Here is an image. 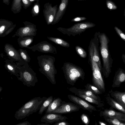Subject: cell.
Segmentation results:
<instances>
[{
  "instance_id": "obj_24",
  "label": "cell",
  "mask_w": 125,
  "mask_h": 125,
  "mask_svg": "<svg viewBox=\"0 0 125 125\" xmlns=\"http://www.w3.org/2000/svg\"><path fill=\"white\" fill-rule=\"evenodd\" d=\"M106 99L107 103L111 107L125 114V109L121 105L111 97L109 94L107 95Z\"/></svg>"
},
{
  "instance_id": "obj_7",
  "label": "cell",
  "mask_w": 125,
  "mask_h": 125,
  "mask_svg": "<svg viewBox=\"0 0 125 125\" xmlns=\"http://www.w3.org/2000/svg\"><path fill=\"white\" fill-rule=\"evenodd\" d=\"M95 24L89 21L78 23L68 28L59 27L57 29L62 34L69 36H75L84 32L87 29L94 27Z\"/></svg>"
},
{
  "instance_id": "obj_11",
  "label": "cell",
  "mask_w": 125,
  "mask_h": 125,
  "mask_svg": "<svg viewBox=\"0 0 125 125\" xmlns=\"http://www.w3.org/2000/svg\"><path fill=\"white\" fill-rule=\"evenodd\" d=\"M44 7L43 13L46 23L48 25L51 24L57 11V5L52 7L51 4L48 2L44 4Z\"/></svg>"
},
{
  "instance_id": "obj_35",
  "label": "cell",
  "mask_w": 125,
  "mask_h": 125,
  "mask_svg": "<svg viewBox=\"0 0 125 125\" xmlns=\"http://www.w3.org/2000/svg\"><path fill=\"white\" fill-rule=\"evenodd\" d=\"M81 118L83 122L85 125H89L90 123V120L87 115L84 114H82L81 115Z\"/></svg>"
},
{
  "instance_id": "obj_20",
  "label": "cell",
  "mask_w": 125,
  "mask_h": 125,
  "mask_svg": "<svg viewBox=\"0 0 125 125\" xmlns=\"http://www.w3.org/2000/svg\"><path fill=\"white\" fill-rule=\"evenodd\" d=\"M109 94L111 97L125 109V91L121 92L111 90L109 92Z\"/></svg>"
},
{
  "instance_id": "obj_17",
  "label": "cell",
  "mask_w": 125,
  "mask_h": 125,
  "mask_svg": "<svg viewBox=\"0 0 125 125\" xmlns=\"http://www.w3.org/2000/svg\"><path fill=\"white\" fill-rule=\"evenodd\" d=\"M100 115L103 117L107 116L117 119L125 122V114L116 111L111 109H105L104 111H101Z\"/></svg>"
},
{
  "instance_id": "obj_32",
  "label": "cell",
  "mask_w": 125,
  "mask_h": 125,
  "mask_svg": "<svg viewBox=\"0 0 125 125\" xmlns=\"http://www.w3.org/2000/svg\"><path fill=\"white\" fill-rule=\"evenodd\" d=\"M85 87L86 89L90 91L95 94H100L102 93L98 88L95 86L90 84H87Z\"/></svg>"
},
{
  "instance_id": "obj_47",
  "label": "cell",
  "mask_w": 125,
  "mask_h": 125,
  "mask_svg": "<svg viewBox=\"0 0 125 125\" xmlns=\"http://www.w3.org/2000/svg\"><path fill=\"white\" fill-rule=\"evenodd\" d=\"M30 1L31 2H32V1H33L34 0H36V1H37L38 0H30Z\"/></svg>"
},
{
  "instance_id": "obj_3",
  "label": "cell",
  "mask_w": 125,
  "mask_h": 125,
  "mask_svg": "<svg viewBox=\"0 0 125 125\" xmlns=\"http://www.w3.org/2000/svg\"><path fill=\"white\" fill-rule=\"evenodd\" d=\"M47 98L45 97H38L30 100L16 112L14 115L15 118L17 120L22 119L36 112L39 110Z\"/></svg>"
},
{
  "instance_id": "obj_26",
  "label": "cell",
  "mask_w": 125,
  "mask_h": 125,
  "mask_svg": "<svg viewBox=\"0 0 125 125\" xmlns=\"http://www.w3.org/2000/svg\"><path fill=\"white\" fill-rule=\"evenodd\" d=\"M47 38L56 44L63 47L68 48L70 46V44L67 42L60 38L48 36Z\"/></svg>"
},
{
  "instance_id": "obj_5",
  "label": "cell",
  "mask_w": 125,
  "mask_h": 125,
  "mask_svg": "<svg viewBox=\"0 0 125 125\" xmlns=\"http://www.w3.org/2000/svg\"><path fill=\"white\" fill-rule=\"evenodd\" d=\"M67 83L73 86L79 78L83 80L85 78V73L81 67L72 63H64L61 68Z\"/></svg>"
},
{
  "instance_id": "obj_41",
  "label": "cell",
  "mask_w": 125,
  "mask_h": 125,
  "mask_svg": "<svg viewBox=\"0 0 125 125\" xmlns=\"http://www.w3.org/2000/svg\"><path fill=\"white\" fill-rule=\"evenodd\" d=\"M31 124L29 122L26 121L16 124V125H31Z\"/></svg>"
},
{
  "instance_id": "obj_21",
  "label": "cell",
  "mask_w": 125,
  "mask_h": 125,
  "mask_svg": "<svg viewBox=\"0 0 125 125\" xmlns=\"http://www.w3.org/2000/svg\"><path fill=\"white\" fill-rule=\"evenodd\" d=\"M4 67L11 74L17 77H19V70L17 65L16 62L9 59L5 60Z\"/></svg>"
},
{
  "instance_id": "obj_22",
  "label": "cell",
  "mask_w": 125,
  "mask_h": 125,
  "mask_svg": "<svg viewBox=\"0 0 125 125\" xmlns=\"http://www.w3.org/2000/svg\"><path fill=\"white\" fill-rule=\"evenodd\" d=\"M69 91L74 94L78 93L83 94L90 97L93 98L101 102L100 97L98 95H96L90 91L86 89H78L75 87H72L69 88Z\"/></svg>"
},
{
  "instance_id": "obj_30",
  "label": "cell",
  "mask_w": 125,
  "mask_h": 125,
  "mask_svg": "<svg viewBox=\"0 0 125 125\" xmlns=\"http://www.w3.org/2000/svg\"><path fill=\"white\" fill-rule=\"evenodd\" d=\"M104 118L105 121L110 125H125V123L118 119L110 117L104 116Z\"/></svg>"
},
{
  "instance_id": "obj_14",
  "label": "cell",
  "mask_w": 125,
  "mask_h": 125,
  "mask_svg": "<svg viewBox=\"0 0 125 125\" xmlns=\"http://www.w3.org/2000/svg\"><path fill=\"white\" fill-rule=\"evenodd\" d=\"M4 50L9 59L15 62L24 61L18 50L16 49L12 45L9 43L6 44L4 46Z\"/></svg>"
},
{
  "instance_id": "obj_29",
  "label": "cell",
  "mask_w": 125,
  "mask_h": 125,
  "mask_svg": "<svg viewBox=\"0 0 125 125\" xmlns=\"http://www.w3.org/2000/svg\"><path fill=\"white\" fill-rule=\"evenodd\" d=\"M21 0H13L11 10V11L15 14H16L20 12L21 9Z\"/></svg>"
},
{
  "instance_id": "obj_12",
  "label": "cell",
  "mask_w": 125,
  "mask_h": 125,
  "mask_svg": "<svg viewBox=\"0 0 125 125\" xmlns=\"http://www.w3.org/2000/svg\"><path fill=\"white\" fill-rule=\"evenodd\" d=\"M80 107L75 104L62 101L61 105L52 113L65 114L79 111Z\"/></svg>"
},
{
  "instance_id": "obj_16",
  "label": "cell",
  "mask_w": 125,
  "mask_h": 125,
  "mask_svg": "<svg viewBox=\"0 0 125 125\" xmlns=\"http://www.w3.org/2000/svg\"><path fill=\"white\" fill-rule=\"evenodd\" d=\"M11 21L3 19L0 20V37H5L11 33L16 27Z\"/></svg>"
},
{
  "instance_id": "obj_34",
  "label": "cell",
  "mask_w": 125,
  "mask_h": 125,
  "mask_svg": "<svg viewBox=\"0 0 125 125\" xmlns=\"http://www.w3.org/2000/svg\"><path fill=\"white\" fill-rule=\"evenodd\" d=\"M39 0L36 1V2L35 4L31 10V13L33 16L37 15L39 13Z\"/></svg>"
},
{
  "instance_id": "obj_2",
  "label": "cell",
  "mask_w": 125,
  "mask_h": 125,
  "mask_svg": "<svg viewBox=\"0 0 125 125\" xmlns=\"http://www.w3.org/2000/svg\"><path fill=\"white\" fill-rule=\"evenodd\" d=\"M39 71L45 76L53 84L56 83L55 75L57 73L54 62L55 58L51 55H43L37 56Z\"/></svg>"
},
{
  "instance_id": "obj_8",
  "label": "cell",
  "mask_w": 125,
  "mask_h": 125,
  "mask_svg": "<svg viewBox=\"0 0 125 125\" xmlns=\"http://www.w3.org/2000/svg\"><path fill=\"white\" fill-rule=\"evenodd\" d=\"M99 40L98 32H96L90 42L88 48V53L91 55L93 60L97 63L102 71V65L99 52Z\"/></svg>"
},
{
  "instance_id": "obj_9",
  "label": "cell",
  "mask_w": 125,
  "mask_h": 125,
  "mask_svg": "<svg viewBox=\"0 0 125 125\" xmlns=\"http://www.w3.org/2000/svg\"><path fill=\"white\" fill-rule=\"evenodd\" d=\"M24 26L19 28L13 35L12 37L16 36L23 37L25 36H35L37 34L36 26L30 22L25 21L23 22Z\"/></svg>"
},
{
  "instance_id": "obj_18",
  "label": "cell",
  "mask_w": 125,
  "mask_h": 125,
  "mask_svg": "<svg viewBox=\"0 0 125 125\" xmlns=\"http://www.w3.org/2000/svg\"><path fill=\"white\" fill-rule=\"evenodd\" d=\"M69 0H61V3L53 22L51 24H55L58 22L64 14L68 5Z\"/></svg>"
},
{
  "instance_id": "obj_40",
  "label": "cell",
  "mask_w": 125,
  "mask_h": 125,
  "mask_svg": "<svg viewBox=\"0 0 125 125\" xmlns=\"http://www.w3.org/2000/svg\"><path fill=\"white\" fill-rule=\"evenodd\" d=\"M70 124L65 121H62L55 123L53 125H69Z\"/></svg>"
},
{
  "instance_id": "obj_44",
  "label": "cell",
  "mask_w": 125,
  "mask_h": 125,
  "mask_svg": "<svg viewBox=\"0 0 125 125\" xmlns=\"http://www.w3.org/2000/svg\"><path fill=\"white\" fill-rule=\"evenodd\" d=\"M99 125H107V124L106 123L104 122L99 121Z\"/></svg>"
},
{
  "instance_id": "obj_33",
  "label": "cell",
  "mask_w": 125,
  "mask_h": 125,
  "mask_svg": "<svg viewBox=\"0 0 125 125\" xmlns=\"http://www.w3.org/2000/svg\"><path fill=\"white\" fill-rule=\"evenodd\" d=\"M75 50L81 58H85L87 56L86 51L82 48L78 46L75 47Z\"/></svg>"
},
{
  "instance_id": "obj_38",
  "label": "cell",
  "mask_w": 125,
  "mask_h": 125,
  "mask_svg": "<svg viewBox=\"0 0 125 125\" xmlns=\"http://www.w3.org/2000/svg\"><path fill=\"white\" fill-rule=\"evenodd\" d=\"M87 19V18L85 17H78L72 19L71 20V21L74 22L81 21L86 20Z\"/></svg>"
},
{
  "instance_id": "obj_15",
  "label": "cell",
  "mask_w": 125,
  "mask_h": 125,
  "mask_svg": "<svg viewBox=\"0 0 125 125\" xmlns=\"http://www.w3.org/2000/svg\"><path fill=\"white\" fill-rule=\"evenodd\" d=\"M68 118L59 114L54 113H45L41 118V122L48 124H52L62 121H65Z\"/></svg>"
},
{
  "instance_id": "obj_10",
  "label": "cell",
  "mask_w": 125,
  "mask_h": 125,
  "mask_svg": "<svg viewBox=\"0 0 125 125\" xmlns=\"http://www.w3.org/2000/svg\"><path fill=\"white\" fill-rule=\"evenodd\" d=\"M27 48L33 52L37 51L44 53H50L54 54H56L57 53L56 48L46 41L41 42L31 47L28 46Z\"/></svg>"
},
{
  "instance_id": "obj_36",
  "label": "cell",
  "mask_w": 125,
  "mask_h": 125,
  "mask_svg": "<svg viewBox=\"0 0 125 125\" xmlns=\"http://www.w3.org/2000/svg\"><path fill=\"white\" fill-rule=\"evenodd\" d=\"M114 29L119 36L125 42V34L119 28L115 26Z\"/></svg>"
},
{
  "instance_id": "obj_39",
  "label": "cell",
  "mask_w": 125,
  "mask_h": 125,
  "mask_svg": "<svg viewBox=\"0 0 125 125\" xmlns=\"http://www.w3.org/2000/svg\"><path fill=\"white\" fill-rule=\"evenodd\" d=\"M25 9L28 8L31 4V2L30 0H21Z\"/></svg>"
},
{
  "instance_id": "obj_1",
  "label": "cell",
  "mask_w": 125,
  "mask_h": 125,
  "mask_svg": "<svg viewBox=\"0 0 125 125\" xmlns=\"http://www.w3.org/2000/svg\"><path fill=\"white\" fill-rule=\"evenodd\" d=\"M98 34L100 43L99 48L103 62L102 73L104 77L107 78L111 72L113 62L109 49L110 40L105 33L98 32Z\"/></svg>"
},
{
  "instance_id": "obj_4",
  "label": "cell",
  "mask_w": 125,
  "mask_h": 125,
  "mask_svg": "<svg viewBox=\"0 0 125 125\" xmlns=\"http://www.w3.org/2000/svg\"><path fill=\"white\" fill-rule=\"evenodd\" d=\"M17 65L20 75L18 80L22 82L25 85L28 87H33L38 82L36 73L29 65L28 63L15 62Z\"/></svg>"
},
{
  "instance_id": "obj_28",
  "label": "cell",
  "mask_w": 125,
  "mask_h": 125,
  "mask_svg": "<svg viewBox=\"0 0 125 125\" xmlns=\"http://www.w3.org/2000/svg\"><path fill=\"white\" fill-rule=\"evenodd\" d=\"M53 100V96H51L48 97L44 101L39 110L38 114H42L48 108L51 104Z\"/></svg>"
},
{
  "instance_id": "obj_27",
  "label": "cell",
  "mask_w": 125,
  "mask_h": 125,
  "mask_svg": "<svg viewBox=\"0 0 125 125\" xmlns=\"http://www.w3.org/2000/svg\"><path fill=\"white\" fill-rule=\"evenodd\" d=\"M76 95L81 98L82 99L90 102L97 105L99 107H101L103 106V104L101 102L96 100L92 98L82 94L75 93L74 94Z\"/></svg>"
},
{
  "instance_id": "obj_6",
  "label": "cell",
  "mask_w": 125,
  "mask_h": 125,
  "mask_svg": "<svg viewBox=\"0 0 125 125\" xmlns=\"http://www.w3.org/2000/svg\"><path fill=\"white\" fill-rule=\"evenodd\" d=\"M88 63L91 68L92 72V81L93 85L96 86L101 92L105 90V84L102 73L96 62L93 60L91 55L88 53Z\"/></svg>"
},
{
  "instance_id": "obj_19",
  "label": "cell",
  "mask_w": 125,
  "mask_h": 125,
  "mask_svg": "<svg viewBox=\"0 0 125 125\" xmlns=\"http://www.w3.org/2000/svg\"><path fill=\"white\" fill-rule=\"evenodd\" d=\"M125 82V71L121 68H119L116 72L114 78L113 88L119 87L123 82Z\"/></svg>"
},
{
  "instance_id": "obj_37",
  "label": "cell",
  "mask_w": 125,
  "mask_h": 125,
  "mask_svg": "<svg viewBox=\"0 0 125 125\" xmlns=\"http://www.w3.org/2000/svg\"><path fill=\"white\" fill-rule=\"evenodd\" d=\"M106 4L107 8L110 9L114 10L117 8L115 5L110 0H107L106 1Z\"/></svg>"
},
{
  "instance_id": "obj_48",
  "label": "cell",
  "mask_w": 125,
  "mask_h": 125,
  "mask_svg": "<svg viewBox=\"0 0 125 125\" xmlns=\"http://www.w3.org/2000/svg\"><path fill=\"white\" fill-rule=\"evenodd\" d=\"M78 0V1L86 0Z\"/></svg>"
},
{
  "instance_id": "obj_31",
  "label": "cell",
  "mask_w": 125,
  "mask_h": 125,
  "mask_svg": "<svg viewBox=\"0 0 125 125\" xmlns=\"http://www.w3.org/2000/svg\"><path fill=\"white\" fill-rule=\"evenodd\" d=\"M21 57L25 62L28 63L30 62L31 58L26 50L20 48L18 50Z\"/></svg>"
},
{
  "instance_id": "obj_43",
  "label": "cell",
  "mask_w": 125,
  "mask_h": 125,
  "mask_svg": "<svg viewBox=\"0 0 125 125\" xmlns=\"http://www.w3.org/2000/svg\"><path fill=\"white\" fill-rule=\"evenodd\" d=\"M122 58L123 62L125 64V54H123L122 56Z\"/></svg>"
},
{
  "instance_id": "obj_13",
  "label": "cell",
  "mask_w": 125,
  "mask_h": 125,
  "mask_svg": "<svg viewBox=\"0 0 125 125\" xmlns=\"http://www.w3.org/2000/svg\"><path fill=\"white\" fill-rule=\"evenodd\" d=\"M67 96L70 101L84 110L88 111L90 112L97 111L95 107L79 97L72 94H69Z\"/></svg>"
},
{
  "instance_id": "obj_42",
  "label": "cell",
  "mask_w": 125,
  "mask_h": 125,
  "mask_svg": "<svg viewBox=\"0 0 125 125\" xmlns=\"http://www.w3.org/2000/svg\"><path fill=\"white\" fill-rule=\"evenodd\" d=\"M3 3L5 4L9 5L10 3V0H3Z\"/></svg>"
},
{
  "instance_id": "obj_45",
  "label": "cell",
  "mask_w": 125,
  "mask_h": 125,
  "mask_svg": "<svg viewBox=\"0 0 125 125\" xmlns=\"http://www.w3.org/2000/svg\"><path fill=\"white\" fill-rule=\"evenodd\" d=\"M50 124H47L46 123H42L40 124H37V125H50Z\"/></svg>"
},
{
  "instance_id": "obj_25",
  "label": "cell",
  "mask_w": 125,
  "mask_h": 125,
  "mask_svg": "<svg viewBox=\"0 0 125 125\" xmlns=\"http://www.w3.org/2000/svg\"><path fill=\"white\" fill-rule=\"evenodd\" d=\"M62 102V100L59 98L55 99L46 110L45 113H51L56 110L61 105Z\"/></svg>"
},
{
  "instance_id": "obj_23",
  "label": "cell",
  "mask_w": 125,
  "mask_h": 125,
  "mask_svg": "<svg viewBox=\"0 0 125 125\" xmlns=\"http://www.w3.org/2000/svg\"><path fill=\"white\" fill-rule=\"evenodd\" d=\"M34 36H25L19 37L17 39L19 46L21 48H26L29 46L33 41Z\"/></svg>"
},
{
  "instance_id": "obj_46",
  "label": "cell",
  "mask_w": 125,
  "mask_h": 125,
  "mask_svg": "<svg viewBox=\"0 0 125 125\" xmlns=\"http://www.w3.org/2000/svg\"><path fill=\"white\" fill-rule=\"evenodd\" d=\"M2 90V88L1 86H0V92H1Z\"/></svg>"
}]
</instances>
